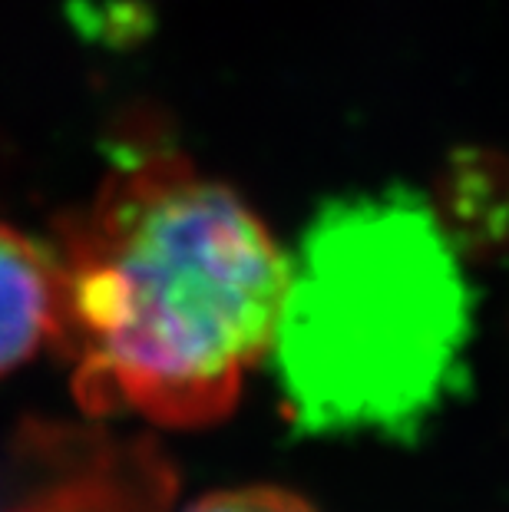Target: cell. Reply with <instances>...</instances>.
<instances>
[{
    "label": "cell",
    "mask_w": 509,
    "mask_h": 512,
    "mask_svg": "<svg viewBox=\"0 0 509 512\" xmlns=\"http://www.w3.org/2000/svg\"><path fill=\"white\" fill-rule=\"evenodd\" d=\"M57 337L93 417L196 430L229 417L272 351L288 255L232 185L129 139L57 232Z\"/></svg>",
    "instance_id": "cell-1"
},
{
    "label": "cell",
    "mask_w": 509,
    "mask_h": 512,
    "mask_svg": "<svg viewBox=\"0 0 509 512\" xmlns=\"http://www.w3.org/2000/svg\"><path fill=\"white\" fill-rule=\"evenodd\" d=\"M473 288L427 195L324 202L288 258L272 364L301 437L410 443L467 387Z\"/></svg>",
    "instance_id": "cell-2"
},
{
    "label": "cell",
    "mask_w": 509,
    "mask_h": 512,
    "mask_svg": "<svg viewBox=\"0 0 509 512\" xmlns=\"http://www.w3.org/2000/svg\"><path fill=\"white\" fill-rule=\"evenodd\" d=\"M57 252L0 222V377L14 374L57 337Z\"/></svg>",
    "instance_id": "cell-3"
},
{
    "label": "cell",
    "mask_w": 509,
    "mask_h": 512,
    "mask_svg": "<svg viewBox=\"0 0 509 512\" xmlns=\"http://www.w3.org/2000/svg\"><path fill=\"white\" fill-rule=\"evenodd\" d=\"M430 209L460 258L509 252V156L460 149L443 166Z\"/></svg>",
    "instance_id": "cell-4"
},
{
    "label": "cell",
    "mask_w": 509,
    "mask_h": 512,
    "mask_svg": "<svg viewBox=\"0 0 509 512\" xmlns=\"http://www.w3.org/2000/svg\"><path fill=\"white\" fill-rule=\"evenodd\" d=\"M186 512H318L301 493L272 483H248L205 493Z\"/></svg>",
    "instance_id": "cell-5"
}]
</instances>
